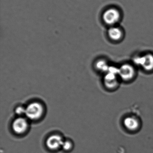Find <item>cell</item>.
<instances>
[{"instance_id": "obj_1", "label": "cell", "mask_w": 153, "mask_h": 153, "mask_svg": "<svg viewBox=\"0 0 153 153\" xmlns=\"http://www.w3.org/2000/svg\"><path fill=\"white\" fill-rule=\"evenodd\" d=\"M45 112V107L41 102H32L26 106L25 116L30 120H37L42 117Z\"/></svg>"}, {"instance_id": "obj_2", "label": "cell", "mask_w": 153, "mask_h": 153, "mask_svg": "<svg viewBox=\"0 0 153 153\" xmlns=\"http://www.w3.org/2000/svg\"><path fill=\"white\" fill-rule=\"evenodd\" d=\"M136 71L134 66L129 64H124L119 68L118 76L125 82L132 81L135 77Z\"/></svg>"}, {"instance_id": "obj_3", "label": "cell", "mask_w": 153, "mask_h": 153, "mask_svg": "<svg viewBox=\"0 0 153 153\" xmlns=\"http://www.w3.org/2000/svg\"><path fill=\"white\" fill-rule=\"evenodd\" d=\"M102 18L106 24L112 26L117 23L120 19V13L117 9L110 8L105 11Z\"/></svg>"}, {"instance_id": "obj_4", "label": "cell", "mask_w": 153, "mask_h": 153, "mask_svg": "<svg viewBox=\"0 0 153 153\" xmlns=\"http://www.w3.org/2000/svg\"><path fill=\"white\" fill-rule=\"evenodd\" d=\"M135 63L146 71H153V54L147 53L135 59Z\"/></svg>"}, {"instance_id": "obj_5", "label": "cell", "mask_w": 153, "mask_h": 153, "mask_svg": "<svg viewBox=\"0 0 153 153\" xmlns=\"http://www.w3.org/2000/svg\"><path fill=\"white\" fill-rule=\"evenodd\" d=\"M118 75L114 73L107 72L105 74L104 83L106 87L109 89L117 88L119 84Z\"/></svg>"}, {"instance_id": "obj_6", "label": "cell", "mask_w": 153, "mask_h": 153, "mask_svg": "<svg viewBox=\"0 0 153 153\" xmlns=\"http://www.w3.org/2000/svg\"><path fill=\"white\" fill-rule=\"evenodd\" d=\"M28 126L27 118L23 117H19L14 120L12 123V128L17 134H21L24 133Z\"/></svg>"}, {"instance_id": "obj_7", "label": "cell", "mask_w": 153, "mask_h": 153, "mask_svg": "<svg viewBox=\"0 0 153 153\" xmlns=\"http://www.w3.org/2000/svg\"><path fill=\"white\" fill-rule=\"evenodd\" d=\"M123 123L125 127L130 131H135L140 126L139 120L133 116H128L125 118Z\"/></svg>"}, {"instance_id": "obj_8", "label": "cell", "mask_w": 153, "mask_h": 153, "mask_svg": "<svg viewBox=\"0 0 153 153\" xmlns=\"http://www.w3.org/2000/svg\"><path fill=\"white\" fill-rule=\"evenodd\" d=\"M63 143V142L61 137L54 135L49 137L46 141V145L49 149L55 150L62 146Z\"/></svg>"}, {"instance_id": "obj_9", "label": "cell", "mask_w": 153, "mask_h": 153, "mask_svg": "<svg viewBox=\"0 0 153 153\" xmlns=\"http://www.w3.org/2000/svg\"><path fill=\"white\" fill-rule=\"evenodd\" d=\"M108 35L110 38L114 41H119L123 37L122 30L117 27H112L109 29Z\"/></svg>"}, {"instance_id": "obj_10", "label": "cell", "mask_w": 153, "mask_h": 153, "mask_svg": "<svg viewBox=\"0 0 153 153\" xmlns=\"http://www.w3.org/2000/svg\"><path fill=\"white\" fill-rule=\"evenodd\" d=\"M107 62L104 60L101 59L96 61L95 64V67L98 71H100L106 74L108 71L110 67Z\"/></svg>"}, {"instance_id": "obj_11", "label": "cell", "mask_w": 153, "mask_h": 153, "mask_svg": "<svg viewBox=\"0 0 153 153\" xmlns=\"http://www.w3.org/2000/svg\"><path fill=\"white\" fill-rule=\"evenodd\" d=\"M15 112L17 115L19 116V117H22L25 115L26 113V107H24L23 106H17L15 109Z\"/></svg>"}, {"instance_id": "obj_12", "label": "cell", "mask_w": 153, "mask_h": 153, "mask_svg": "<svg viewBox=\"0 0 153 153\" xmlns=\"http://www.w3.org/2000/svg\"><path fill=\"white\" fill-rule=\"evenodd\" d=\"M62 146L64 150L65 151H68L72 147V144L71 143L68 141H65V142H63Z\"/></svg>"}]
</instances>
